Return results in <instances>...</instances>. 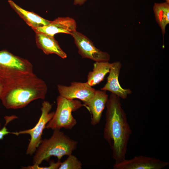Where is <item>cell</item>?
Returning a JSON list of instances; mask_svg holds the SVG:
<instances>
[{"instance_id":"1","label":"cell","mask_w":169,"mask_h":169,"mask_svg":"<svg viewBox=\"0 0 169 169\" xmlns=\"http://www.w3.org/2000/svg\"><path fill=\"white\" fill-rule=\"evenodd\" d=\"M106 107L104 137L110 146L115 163H118L126 159L132 131L120 98L111 93Z\"/></svg>"},{"instance_id":"2","label":"cell","mask_w":169,"mask_h":169,"mask_svg":"<svg viewBox=\"0 0 169 169\" xmlns=\"http://www.w3.org/2000/svg\"><path fill=\"white\" fill-rule=\"evenodd\" d=\"M47 90L45 81L33 73L21 76L9 83L3 88L0 99L6 108L19 109L34 100L44 99Z\"/></svg>"},{"instance_id":"3","label":"cell","mask_w":169,"mask_h":169,"mask_svg":"<svg viewBox=\"0 0 169 169\" xmlns=\"http://www.w3.org/2000/svg\"><path fill=\"white\" fill-rule=\"evenodd\" d=\"M78 142L71 139L60 130H55L49 139L42 140L33 158V164L39 165L51 156L60 160L64 156L72 154L76 148Z\"/></svg>"},{"instance_id":"4","label":"cell","mask_w":169,"mask_h":169,"mask_svg":"<svg viewBox=\"0 0 169 169\" xmlns=\"http://www.w3.org/2000/svg\"><path fill=\"white\" fill-rule=\"evenodd\" d=\"M33 73V66L28 60L6 50L0 51V83L3 88L13 79Z\"/></svg>"},{"instance_id":"5","label":"cell","mask_w":169,"mask_h":169,"mask_svg":"<svg viewBox=\"0 0 169 169\" xmlns=\"http://www.w3.org/2000/svg\"><path fill=\"white\" fill-rule=\"evenodd\" d=\"M57 107L54 115L47 124L46 128L53 130L62 128L72 129L76 124L72 113L83 106L81 102L75 99L69 100L60 95L56 98Z\"/></svg>"},{"instance_id":"6","label":"cell","mask_w":169,"mask_h":169,"mask_svg":"<svg viewBox=\"0 0 169 169\" xmlns=\"http://www.w3.org/2000/svg\"><path fill=\"white\" fill-rule=\"evenodd\" d=\"M52 107V104L49 102L44 101L41 108V115L36 125L30 129L13 132L12 134L17 136L25 134L30 135V139L26 150L27 155H32L35 153L40 144L43 131L54 114V112H50Z\"/></svg>"},{"instance_id":"7","label":"cell","mask_w":169,"mask_h":169,"mask_svg":"<svg viewBox=\"0 0 169 169\" xmlns=\"http://www.w3.org/2000/svg\"><path fill=\"white\" fill-rule=\"evenodd\" d=\"M71 35L82 58L91 59L96 62H109L110 54L97 48L88 37L77 31Z\"/></svg>"},{"instance_id":"8","label":"cell","mask_w":169,"mask_h":169,"mask_svg":"<svg viewBox=\"0 0 169 169\" xmlns=\"http://www.w3.org/2000/svg\"><path fill=\"white\" fill-rule=\"evenodd\" d=\"M59 95L69 100L78 99L86 102L94 95L95 89L87 82H73L69 86L57 85Z\"/></svg>"},{"instance_id":"9","label":"cell","mask_w":169,"mask_h":169,"mask_svg":"<svg viewBox=\"0 0 169 169\" xmlns=\"http://www.w3.org/2000/svg\"><path fill=\"white\" fill-rule=\"evenodd\" d=\"M169 165V162L156 157L143 156H136L130 159L115 163L114 169H162Z\"/></svg>"},{"instance_id":"10","label":"cell","mask_w":169,"mask_h":169,"mask_svg":"<svg viewBox=\"0 0 169 169\" xmlns=\"http://www.w3.org/2000/svg\"><path fill=\"white\" fill-rule=\"evenodd\" d=\"M76 28L75 20L68 17H58L48 25L32 28L35 33H42L53 36L59 33L71 35Z\"/></svg>"},{"instance_id":"11","label":"cell","mask_w":169,"mask_h":169,"mask_svg":"<svg viewBox=\"0 0 169 169\" xmlns=\"http://www.w3.org/2000/svg\"><path fill=\"white\" fill-rule=\"evenodd\" d=\"M121 67L120 61H117L111 63L107 82L101 90L109 91L120 98L125 99L132 92L130 89L123 88L119 83V77Z\"/></svg>"},{"instance_id":"12","label":"cell","mask_w":169,"mask_h":169,"mask_svg":"<svg viewBox=\"0 0 169 169\" xmlns=\"http://www.w3.org/2000/svg\"><path fill=\"white\" fill-rule=\"evenodd\" d=\"M108 98L106 91L96 90L93 97L84 103L91 114V123L92 125L100 123Z\"/></svg>"},{"instance_id":"13","label":"cell","mask_w":169,"mask_h":169,"mask_svg":"<svg viewBox=\"0 0 169 169\" xmlns=\"http://www.w3.org/2000/svg\"><path fill=\"white\" fill-rule=\"evenodd\" d=\"M35 33L37 46L45 54H55L64 59L67 57V54L61 48L54 36L42 33Z\"/></svg>"},{"instance_id":"14","label":"cell","mask_w":169,"mask_h":169,"mask_svg":"<svg viewBox=\"0 0 169 169\" xmlns=\"http://www.w3.org/2000/svg\"><path fill=\"white\" fill-rule=\"evenodd\" d=\"M11 7L31 28L48 25L51 21L46 19L33 12L25 10L11 0L8 1Z\"/></svg>"},{"instance_id":"15","label":"cell","mask_w":169,"mask_h":169,"mask_svg":"<svg viewBox=\"0 0 169 169\" xmlns=\"http://www.w3.org/2000/svg\"><path fill=\"white\" fill-rule=\"evenodd\" d=\"M111 63L109 62H96L94 63L93 70L89 72L87 83L91 86L98 84L103 81L109 73Z\"/></svg>"},{"instance_id":"16","label":"cell","mask_w":169,"mask_h":169,"mask_svg":"<svg viewBox=\"0 0 169 169\" xmlns=\"http://www.w3.org/2000/svg\"><path fill=\"white\" fill-rule=\"evenodd\" d=\"M155 19L161 30L163 42L166 28L169 23V3L166 2L155 3L153 7Z\"/></svg>"},{"instance_id":"17","label":"cell","mask_w":169,"mask_h":169,"mask_svg":"<svg viewBox=\"0 0 169 169\" xmlns=\"http://www.w3.org/2000/svg\"><path fill=\"white\" fill-rule=\"evenodd\" d=\"M67 158L61 162L59 169H81L82 164L75 156L72 154L68 156Z\"/></svg>"},{"instance_id":"18","label":"cell","mask_w":169,"mask_h":169,"mask_svg":"<svg viewBox=\"0 0 169 169\" xmlns=\"http://www.w3.org/2000/svg\"><path fill=\"white\" fill-rule=\"evenodd\" d=\"M61 162L60 160H58L57 162L51 161L49 166H48L41 167L39 165L33 164L31 166H28L27 167H23V169H59Z\"/></svg>"},{"instance_id":"19","label":"cell","mask_w":169,"mask_h":169,"mask_svg":"<svg viewBox=\"0 0 169 169\" xmlns=\"http://www.w3.org/2000/svg\"><path fill=\"white\" fill-rule=\"evenodd\" d=\"M1 125L0 122V127ZM7 125V124L5 123V126L1 130H0V140H2L5 135L8 134L13 133V132H10L8 131V129L6 127Z\"/></svg>"},{"instance_id":"20","label":"cell","mask_w":169,"mask_h":169,"mask_svg":"<svg viewBox=\"0 0 169 169\" xmlns=\"http://www.w3.org/2000/svg\"><path fill=\"white\" fill-rule=\"evenodd\" d=\"M87 0H74V4L75 5H81L84 4Z\"/></svg>"},{"instance_id":"21","label":"cell","mask_w":169,"mask_h":169,"mask_svg":"<svg viewBox=\"0 0 169 169\" xmlns=\"http://www.w3.org/2000/svg\"><path fill=\"white\" fill-rule=\"evenodd\" d=\"M3 91V87L0 83V99Z\"/></svg>"},{"instance_id":"22","label":"cell","mask_w":169,"mask_h":169,"mask_svg":"<svg viewBox=\"0 0 169 169\" xmlns=\"http://www.w3.org/2000/svg\"><path fill=\"white\" fill-rule=\"evenodd\" d=\"M166 1V2H167L168 3H169V0H165Z\"/></svg>"}]
</instances>
